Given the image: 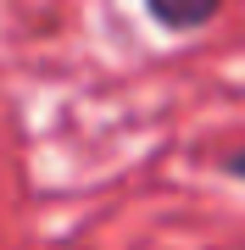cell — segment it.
Wrapping results in <instances>:
<instances>
[{
	"instance_id": "6da1fadb",
	"label": "cell",
	"mask_w": 245,
	"mask_h": 250,
	"mask_svg": "<svg viewBox=\"0 0 245 250\" xmlns=\"http://www.w3.org/2000/svg\"><path fill=\"white\" fill-rule=\"evenodd\" d=\"M223 0H145L151 22L167 28V34H195V28H206L212 17H218Z\"/></svg>"
},
{
	"instance_id": "7a4b0ae2",
	"label": "cell",
	"mask_w": 245,
	"mask_h": 250,
	"mask_svg": "<svg viewBox=\"0 0 245 250\" xmlns=\"http://www.w3.org/2000/svg\"><path fill=\"white\" fill-rule=\"evenodd\" d=\"M223 172H228V178H245V150H228L223 156Z\"/></svg>"
}]
</instances>
